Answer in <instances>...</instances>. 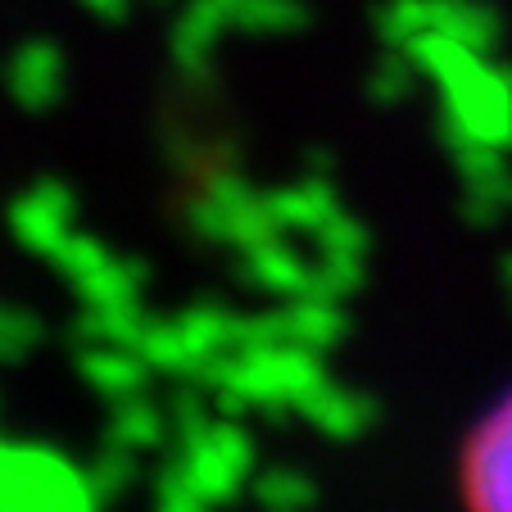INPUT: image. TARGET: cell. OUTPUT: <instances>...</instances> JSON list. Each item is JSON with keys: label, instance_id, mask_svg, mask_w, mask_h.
I'll return each mask as SVG.
<instances>
[{"label": "cell", "instance_id": "obj_1", "mask_svg": "<svg viewBox=\"0 0 512 512\" xmlns=\"http://www.w3.org/2000/svg\"><path fill=\"white\" fill-rule=\"evenodd\" d=\"M458 499L463 512H512V390L458 449Z\"/></svg>", "mask_w": 512, "mask_h": 512}]
</instances>
